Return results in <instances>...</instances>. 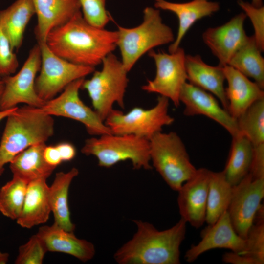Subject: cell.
Here are the masks:
<instances>
[{
    "label": "cell",
    "mask_w": 264,
    "mask_h": 264,
    "mask_svg": "<svg viewBox=\"0 0 264 264\" xmlns=\"http://www.w3.org/2000/svg\"><path fill=\"white\" fill-rule=\"evenodd\" d=\"M118 34L88 23L81 12L52 30L46 44L57 55L74 64L95 67L117 47Z\"/></svg>",
    "instance_id": "1"
},
{
    "label": "cell",
    "mask_w": 264,
    "mask_h": 264,
    "mask_svg": "<svg viewBox=\"0 0 264 264\" xmlns=\"http://www.w3.org/2000/svg\"><path fill=\"white\" fill-rule=\"evenodd\" d=\"M137 231L118 249L114 259L119 264H179L187 222L181 219L171 228L157 230L152 224L134 220Z\"/></svg>",
    "instance_id": "2"
},
{
    "label": "cell",
    "mask_w": 264,
    "mask_h": 264,
    "mask_svg": "<svg viewBox=\"0 0 264 264\" xmlns=\"http://www.w3.org/2000/svg\"><path fill=\"white\" fill-rule=\"evenodd\" d=\"M54 133L52 116L39 108L28 105L18 107L6 117L0 142V176L4 166L28 147L45 143Z\"/></svg>",
    "instance_id": "3"
},
{
    "label": "cell",
    "mask_w": 264,
    "mask_h": 264,
    "mask_svg": "<svg viewBox=\"0 0 264 264\" xmlns=\"http://www.w3.org/2000/svg\"><path fill=\"white\" fill-rule=\"evenodd\" d=\"M117 47L121 62L129 72L137 61L154 47L172 43L175 37L172 29L163 23L160 10L147 7L143 21L138 26L126 28L117 25Z\"/></svg>",
    "instance_id": "4"
},
{
    "label": "cell",
    "mask_w": 264,
    "mask_h": 264,
    "mask_svg": "<svg viewBox=\"0 0 264 264\" xmlns=\"http://www.w3.org/2000/svg\"><path fill=\"white\" fill-rule=\"evenodd\" d=\"M86 155H93L100 167L110 168L130 160L134 169L152 168L149 140L132 134H105L87 139L81 149Z\"/></svg>",
    "instance_id": "5"
},
{
    "label": "cell",
    "mask_w": 264,
    "mask_h": 264,
    "mask_svg": "<svg viewBox=\"0 0 264 264\" xmlns=\"http://www.w3.org/2000/svg\"><path fill=\"white\" fill-rule=\"evenodd\" d=\"M102 69L93 72L90 79H84L81 88L91 99L94 110L104 121L117 103L124 108V98L128 83L127 74L121 60L113 53L102 61Z\"/></svg>",
    "instance_id": "6"
},
{
    "label": "cell",
    "mask_w": 264,
    "mask_h": 264,
    "mask_svg": "<svg viewBox=\"0 0 264 264\" xmlns=\"http://www.w3.org/2000/svg\"><path fill=\"white\" fill-rule=\"evenodd\" d=\"M153 167L172 190L177 191L196 173L186 147L175 132H160L149 139Z\"/></svg>",
    "instance_id": "7"
},
{
    "label": "cell",
    "mask_w": 264,
    "mask_h": 264,
    "mask_svg": "<svg viewBox=\"0 0 264 264\" xmlns=\"http://www.w3.org/2000/svg\"><path fill=\"white\" fill-rule=\"evenodd\" d=\"M169 101L159 96L155 105L149 109L134 107L126 113L114 109L104 122L112 133L132 134L149 140L164 126L174 122L168 113Z\"/></svg>",
    "instance_id": "8"
},
{
    "label": "cell",
    "mask_w": 264,
    "mask_h": 264,
    "mask_svg": "<svg viewBox=\"0 0 264 264\" xmlns=\"http://www.w3.org/2000/svg\"><path fill=\"white\" fill-rule=\"evenodd\" d=\"M41 55L39 74L35 80V89L44 101L56 96L71 83L85 77L95 71V67L70 62L57 55L46 42L38 43Z\"/></svg>",
    "instance_id": "9"
},
{
    "label": "cell",
    "mask_w": 264,
    "mask_h": 264,
    "mask_svg": "<svg viewBox=\"0 0 264 264\" xmlns=\"http://www.w3.org/2000/svg\"><path fill=\"white\" fill-rule=\"evenodd\" d=\"M41 64L40 46L37 44L29 51L21 68L14 75L2 77L4 89L0 99V111L14 108L20 103L36 108L45 103L37 94L35 80Z\"/></svg>",
    "instance_id": "10"
},
{
    "label": "cell",
    "mask_w": 264,
    "mask_h": 264,
    "mask_svg": "<svg viewBox=\"0 0 264 264\" xmlns=\"http://www.w3.org/2000/svg\"><path fill=\"white\" fill-rule=\"evenodd\" d=\"M156 66L154 78L148 80L142 89L148 93H155L167 98L176 107L180 105L181 88L187 81L184 50L179 47L173 52H148Z\"/></svg>",
    "instance_id": "11"
},
{
    "label": "cell",
    "mask_w": 264,
    "mask_h": 264,
    "mask_svg": "<svg viewBox=\"0 0 264 264\" xmlns=\"http://www.w3.org/2000/svg\"><path fill=\"white\" fill-rule=\"evenodd\" d=\"M85 78L69 84L57 97L46 101L40 110L53 116L70 118L81 123L88 134L98 136L111 133V131L97 113L87 106L79 95Z\"/></svg>",
    "instance_id": "12"
},
{
    "label": "cell",
    "mask_w": 264,
    "mask_h": 264,
    "mask_svg": "<svg viewBox=\"0 0 264 264\" xmlns=\"http://www.w3.org/2000/svg\"><path fill=\"white\" fill-rule=\"evenodd\" d=\"M264 197V178L253 179L249 173L233 186L227 210L236 233L245 239Z\"/></svg>",
    "instance_id": "13"
},
{
    "label": "cell",
    "mask_w": 264,
    "mask_h": 264,
    "mask_svg": "<svg viewBox=\"0 0 264 264\" xmlns=\"http://www.w3.org/2000/svg\"><path fill=\"white\" fill-rule=\"evenodd\" d=\"M210 172L205 168L197 169L177 191L181 219L196 228L201 227L206 221Z\"/></svg>",
    "instance_id": "14"
},
{
    "label": "cell",
    "mask_w": 264,
    "mask_h": 264,
    "mask_svg": "<svg viewBox=\"0 0 264 264\" xmlns=\"http://www.w3.org/2000/svg\"><path fill=\"white\" fill-rule=\"evenodd\" d=\"M246 16L241 12L225 23L206 29L202 33L204 43L218 59L219 65H227L235 53L247 42L249 36L244 28Z\"/></svg>",
    "instance_id": "15"
},
{
    "label": "cell",
    "mask_w": 264,
    "mask_h": 264,
    "mask_svg": "<svg viewBox=\"0 0 264 264\" xmlns=\"http://www.w3.org/2000/svg\"><path fill=\"white\" fill-rule=\"evenodd\" d=\"M179 101L185 105V116H206L221 125L232 136L239 132L237 120L211 93L186 82L181 88Z\"/></svg>",
    "instance_id": "16"
},
{
    "label": "cell",
    "mask_w": 264,
    "mask_h": 264,
    "mask_svg": "<svg viewBox=\"0 0 264 264\" xmlns=\"http://www.w3.org/2000/svg\"><path fill=\"white\" fill-rule=\"evenodd\" d=\"M201 238L197 244L192 245L186 252L184 258L186 262L192 263L203 253L217 248L241 253L245 245V239L235 231L227 211L213 224L208 225L202 230Z\"/></svg>",
    "instance_id": "17"
},
{
    "label": "cell",
    "mask_w": 264,
    "mask_h": 264,
    "mask_svg": "<svg viewBox=\"0 0 264 264\" xmlns=\"http://www.w3.org/2000/svg\"><path fill=\"white\" fill-rule=\"evenodd\" d=\"M154 7L175 14L178 21L177 34L169 47V52L176 50L194 24L198 21L210 16L220 8L218 2L210 0H192L185 2H173L166 0H154Z\"/></svg>",
    "instance_id": "18"
},
{
    "label": "cell",
    "mask_w": 264,
    "mask_h": 264,
    "mask_svg": "<svg viewBox=\"0 0 264 264\" xmlns=\"http://www.w3.org/2000/svg\"><path fill=\"white\" fill-rule=\"evenodd\" d=\"M37 23L34 33L37 43L46 42L48 34L81 12L78 0H32Z\"/></svg>",
    "instance_id": "19"
},
{
    "label": "cell",
    "mask_w": 264,
    "mask_h": 264,
    "mask_svg": "<svg viewBox=\"0 0 264 264\" xmlns=\"http://www.w3.org/2000/svg\"><path fill=\"white\" fill-rule=\"evenodd\" d=\"M223 69L228 111L237 120L252 104L264 99V89L232 67L226 65Z\"/></svg>",
    "instance_id": "20"
},
{
    "label": "cell",
    "mask_w": 264,
    "mask_h": 264,
    "mask_svg": "<svg viewBox=\"0 0 264 264\" xmlns=\"http://www.w3.org/2000/svg\"><path fill=\"white\" fill-rule=\"evenodd\" d=\"M185 68L189 83L211 93L228 111L223 66L209 65L197 54L186 55Z\"/></svg>",
    "instance_id": "21"
},
{
    "label": "cell",
    "mask_w": 264,
    "mask_h": 264,
    "mask_svg": "<svg viewBox=\"0 0 264 264\" xmlns=\"http://www.w3.org/2000/svg\"><path fill=\"white\" fill-rule=\"evenodd\" d=\"M37 234L44 242L47 251L70 255L83 262L92 259L95 255L92 243L77 238L73 232L66 231L54 223L40 227Z\"/></svg>",
    "instance_id": "22"
},
{
    "label": "cell",
    "mask_w": 264,
    "mask_h": 264,
    "mask_svg": "<svg viewBox=\"0 0 264 264\" xmlns=\"http://www.w3.org/2000/svg\"><path fill=\"white\" fill-rule=\"evenodd\" d=\"M51 212L49 200V186L45 179L28 183L21 214L17 223L22 228H31L45 223Z\"/></svg>",
    "instance_id": "23"
},
{
    "label": "cell",
    "mask_w": 264,
    "mask_h": 264,
    "mask_svg": "<svg viewBox=\"0 0 264 264\" xmlns=\"http://www.w3.org/2000/svg\"><path fill=\"white\" fill-rule=\"evenodd\" d=\"M78 174L79 170L75 167L67 172H58L52 184L49 186V200L54 215V223L70 232H74L75 225L70 218L68 191L71 182Z\"/></svg>",
    "instance_id": "24"
},
{
    "label": "cell",
    "mask_w": 264,
    "mask_h": 264,
    "mask_svg": "<svg viewBox=\"0 0 264 264\" xmlns=\"http://www.w3.org/2000/svg\"><path fill=\"white\" fill-rule=\"evenodd\" d=\"M35 14L32 0H16L0 10V24L14 51L21 46L26 27Z\"/></svg>",
    "instance_id": "25"
},
{
    "label": "cell",
    "mask_w": 264,
    "mask_h": 264,
    "mask_svg": "<svg viewBox=\"0 0 264 264\" xmlns=\"http://www.w3.org/2000/svg\"><path fill=\"white\" fill-rule=\"evenodd\" d=\"M45 143L32 145L16 155L9 163L13 176L29 182L46 179L56 167L50 166L44 157Z\"/></svg>",
    "instance_id": "26"
},
{
    "label": "cell",
    "mask_w": 264,
    "mask_h": 264,
    "mask_svg": "<svg viewBox=\"0 0 264 264\" xmlns=\"http://www.w3.org/2000/svg\"><path fill=\"white\" fill-rule=\"evenodd\" d=\"M232 137L229 157L223 172L228 181L234 186L250 172L253 146L250 141L240 132Z\"/></svg>",
    "instance_id": "27"
},
{
    "label": "cell",
    "mask_w": 264,
    "mask_h": 264,
    "mask_svg": "<svg viewBox=\"0 0 264 264\" xmlns=\"http://www.w3.org/2000/svg\"><path fill=\"white\" fill-rule=\"evenodd\" d=\"M253 36L233 55L227 65L264 88V58Z\"/></svg>",
    "instance_id": "28"
},
{
    "label": "cell",
    "mask_w": 264,
    "mask_h": 264,
    "mask_svg": "<svg viewBox=\"0 0 264 264\" xmlns=\"http://www.w3.org/2000/svg\"><path fill=\"white\" fill-rule=\"evenodd\" d=\"M232 186L222 171H211L207 197L206 222L213 224L227 211L232 196Z\"/></svg>",
    "instance_id": "29"
},
{
    "label": "cell",
    "mask_w": 264,
    "mask_h": 264,
    "mask_svg": "<svg viewBox=\"0 0 264 264\" xmlns=\"http://www.w3.org/2000/svg\"><path fill=\"white\" fill-rule=\"evenodd\" d=\"M237 121L239 132L253 146L264 144V99L252 104Z\"/></svg>",
    "instance_id": "30"
},
{
    "label": "cell",
    "mask_w": 264,
    "mask_h": 264,
    "mask_svg": "<svg viewBox=\"0 0 264 264\" xmlns=\"http://www.w3.org/2000/svg\"><path fill=\"white\" fill-rule=\"evenodd\" d=\"M28 182L13 176L0 189V211L5 216L17 220L22 210Z\"/></svg>",
    "instance_id": "31"
},
{
    "label": "cell",
    "mask_w": 264,
    "mask_h": 264,
    "mask_svg": "<svg viewBox=\"0 0 264 264\" xmlns=\"http://www.w3.org/2000/svg\"><path fill=\"white\" fill-rule=\"evenodd\" d=\"M241 254L254 260L256 264L264 263V220H255L245 238V245Z\"/></svg>",
    "instance_id": "32"
},
{
    "label": "cell",
    "mask_w": 264,
    "mask_h": 264,
    "mask_svg": "<svg viewBox=\"0 0 264 264\" xmlns=\"http://www.w3.org/2000/svg\"><path fill=\"white\" fill-rule=\"evenodd\" d=\"M48 252L42 240L36 234L19 248L16 264H42Z\"/></svg>",
    "instance_id": "33"
},
{
    "label": "cell",
    "mask_w": 264,
    "mask_h": 264,
    "mask_svg": "<svg viewBox=\"0 0 264 264\" xmlns=\"http://www.w3.org/2000/svg\"><path fill=\"white\" fill-rule=\"evenodd\" d=\"M84 18L90 24L105 28L110 20L106 8V0H78Z\"/></svg>",
    "instance_id": "34"
},
{
    "label": "cell",
    "mask_w": 264,
    "mask_h": 264,
    "mask_svg": "<svg viewBox=\"0 0 264 264\" xmlns=\"http://www.w3.org/2000/svg\"><path fill=\"white\" fill-rule=\"evenodd\" d=\"M238 5L249 18L252 24L254 33L253 35L255 42L263 52L264 50V6L257 7L251 2L238 0Z\"/></svg>",
    "instance_id": "35"
},
{
    "label": "cell",
    "mask_w": 264,
    "mask_h": 264,
    "mask_svg": "<svg viewBox=\"0 0 264 264\" xmlns=\"http://www.w3.org/2000/svg\"><path fill=\"white\" fill-rule=\"evenodd\" d=\"M19 65L17 56L0 24V76L4 77L14 74Z\"/></svg>",
    "instance_id": "36"
},
{
    "label": "cell",
    "mask_w": 264,
    "mask_h": 264,
    "mask_svg": "<svg viewBox=\"0 0 264 264\" xmlns=\"http://www.w3.org/2000/svg\"><path fill=\"white\" fill-rule=\"evenodd\" d=\"M249 173L253 179L264 178V144L253 146Z\"/></svg>",
    "instance_id": "37"
},
{
    "label": "cell",
    "mask_w": 264,
    "mask_h": 264,
    "mask_svg": "<svg viewBox=\"0 0 264 264\" xmlns=\"http://www.w3.org/2000/svg\"><path fill=\"white\" fill-rule=\"evenodd\" d=\"M222 261L225 263L231 264H256L252 258L232 251L224 253L222 256Z\"/></svg>",
    "instance_id": "38"
},
{
    "label": "cell",
    "mask_w": 264,
    "mask_h": 264,
    "mask_svg": "<svg viewBox=\"0 0 264 264\" xmlns=\"http://www.w3.org/2000/svg\"><path fill=\"white\" fill-rule=\"evenodd\" d=\"M44 157L50 166L57 167L63 161L56 146H46L44 150Z\"/></svg>",
    "instance_id": "39"
},
{
    "label": "cell",
    "mask_w": 264,
    "mask_h": 264,
    "mask_svg": "<svg viewBox=\"0 0 264 264\" xmlns=\"http://www.w3.org/2000/svg\"><path fill=\"white\" fill-rule=\"evenodd\" d=\"M55 146L63 162L71 161L76 156V150L73 144L68 142H62Z\"/></svg>",
    "instance_id": "40"
},
{
    "label": "cell",
    "mask_w": 264,
    "mask_h": 264,
    "mask_svg": "<svg viewBox=\"0 0 264 264\" xmlns=\"http://www.w3.org/2000/svg\"><path fill=\"white\" fill-rule=\"evenodd\" d=\"M17 107L6 110L0 111V122L3 119L6 118L10 113L16 109Z\"/></svg>",
    "instance_id": "41"
},
{
    "label": "cell",
    "mask_w": 264,
    "mask_h": 264,
    "mask_svg": "<svg viewBox=\"0 0 264 264\" xmlns=\"http://www.w3.org/2000/svg\"><path fill=\"white\" fill-rule=\"evenodd\" d=\"M9 254L7 253H2L0 251V264H5L9 259Z\"/></svg>",
    "instance_id": "42"
},
{
    "label": "cell",
    "mask_w": 264,
    "mask_h": 264,
    "mask_svg": "<svg viewBox=\"0 0 264 264\" xmlns=\"http://www.w3.org/2000/svg\"><path fill=\"white\" fill-rule=\"evenodd\" d=\"M251 3L257 7H260L263 5V0H251Z\"/></svg>",
    "instance_id": "43"
},
{
    "label": "cell",
    "mask_w": 264,
    "mask_h": 264,
    "mask_svg": "<svg viewBox=\"0 0 264 264\" xmlns=\"http://www.w3.org/2000/svg\"><path fill=\"white\" fill-rule=\"evenodd\" d=\"M4 89V82L2 79V77L0 76V99L2 96Z\"/></svg>",
    "instance_id": "44"
}]
</instances>
